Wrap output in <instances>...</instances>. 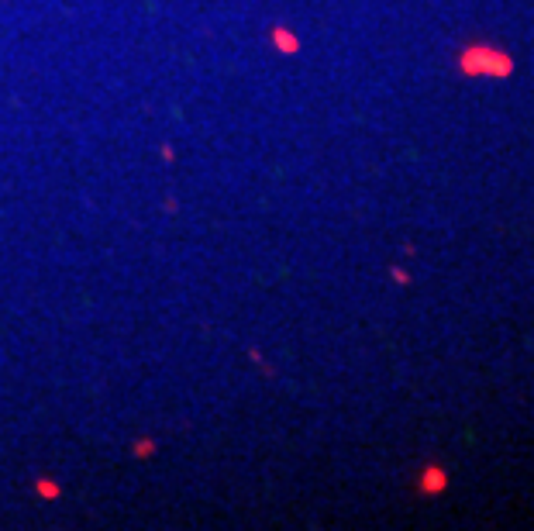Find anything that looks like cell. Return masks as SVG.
Wrapping results in <instances>:
<instances>
[{
  "instance_id": "7a4b0ae2",
  "label": "cell",
  "mask_w": 534,
  "mask_h": 531,
  "mask_svg": "<svg viewBox=\"0 0 534 531\" xmlns=\"http://www.w3.org/2000/svg\"><path fill=\"white\" fill-rule=\"evenodd\" d=\"M445 483H448V476L441 473L438 466H428V469H424V480H421V490H424V494H441V487H445Z\"/></svg>"
},
{
  "instance_id": "6da1fadb",
  "label": "cell",
  "mask_w": 534,
  "mask_h": 531,
  "mask_svg": "<svg viewBox=\"0 0 534 531\" xmlns=\"http://www.w3.org/2000/svg\"><path fill=\"white\" fill-rule=\"evenodd\" d=\"M462 69L469 76H493V80H507L514 73V59L500 49H490V45H469L462 52Z\"/></svg>"
}]
</instances>
